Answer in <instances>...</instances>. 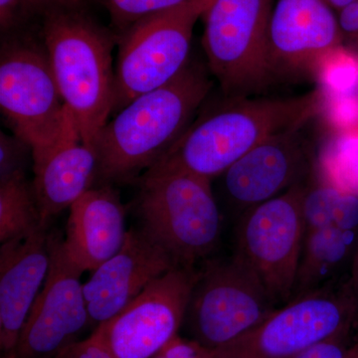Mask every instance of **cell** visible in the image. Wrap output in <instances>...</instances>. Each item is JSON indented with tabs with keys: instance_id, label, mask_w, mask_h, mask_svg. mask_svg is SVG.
Listing matches in <instances>:
<instances>
[{
	"instance_id": "6da1fadb",
	"label": "cell",
	"mask_w": 358,
	"mask_h": 358,
	"mask_svg": "<svg viewBox=\"0 0 358 358\" xmlns=\"http://www.w3.org/2000/svg\"><path fill=\"white\" fill-rule=\"evenodd\" d=\"M202 113L150 169L182 171L213 180L264 141L320 117L319 89L286 98L224 96Z\"/></svg>"
},
{
	"instance_id": "7a4b0ae2",
	"label": "cell",
	"mask_w": 358,
	"mask_h": 358,
	"mask_svg": "<svg viewBox=\"0 0 358 358\" xmlns=\"http://www.w3.org/2000/svg\"><path fill=\"white\" fill-rule=\"evenodd\" d=\"M213 82L190 62L169 83L134 99L96 138L98 179L127 182L155 166L192 124Z\"/></svg>"
},
{
	"instance_id": "3957f363",
	"label": "cell",
	"mask_w": 358,
	"mask_h": 358,
	"mask_svg": "<svg viewBox=\"0 0 358 358\" xmlns=\"http://www.w3.org/2000/svg\"><path fill=\"white\" fill-rule=\"evenodd\" d=\"M41 39L65 107L82 141L94 148L115 106V36L84 9H45Z\"/></svg>"
},
{
	"instance_id": "277c9868",
	"label": "cell",
	"mask_w": 358,
	"mask_h": 358,
	"mask_svg": "<svg viewBox=\"0 0 358 358\" xmlns=\"http://www.w3.org/2000/svg\"><path fill=\"white\" fill-rule=\"evenodd\" d=\"M141 228L179 266L196 267L218 246L222 215L212 181L182 171L148 169L140 178Z\"/></svg>"
},
{
	"instance_id": "5b68a950",
	"label": "cell",
	"mask_w": 358,
	"mask_h": 358,
	"mask_svg": "<svg viewBox=\"0 0 358 358\" xmlns=\"http://www.w3.org/2000/svg\"><path fill=\"white\" fill-rule=\"evenodd\" d=\"M0 108L13 134L32 148V162L77 127L63 102L42 40L18 32L2 37Z\"/></svg>"
},
{
	"instance_id": "8992f818",
	"label": "cell",
	"mask_w": 358,
	"mask_h": 358,
	"mask_svg": "<svg viewBox=\"0 0 358 358\" xmlns=\"http://www.w3.org/2000/svg\"><path fill=\"white\" fill-rule=\"evenodd\" d=\"M358 303L350 282H331L294 296L248 333L212 350L215 358H291L320 341L352 331Z\"/></svg>"
},
{
	"instance_id": "52a82bcc",
	"label": "cell",
	"mask_w": 358,
	"mask_h": 358,
	"mask_svg": "<svg viewBox=\"0 0 358 358\" xmlns=\"http://www.w3.org/2000/svg\"><path fill=\"white\" fill-rule=\"evenodd\" d=\"M275 0H212L203 14L207 66L224 96H251L275 81L268 23Z\"/></svg>"
},
{
	"instance_id": "ba28073f",
	"label": "cell",
	"mask_w": 358,
	"mask_h": 358,
	"mask_svg": "<svg viewBox=\"0 0 358 358\" xmlns=\"http://www.w3.org/2000/svg\"><path fill=\"white\" fill-rule=\"evenodd\" d=\"M211 1L194 0L148 16L120 34L113 115L185 69L189 63L193 29Z\"/></svg>"
},
{
	"instance_id": "9c48e42d",
	"label": "cell",
	"mask_w": 358,
	"mask_h": 358,
	"mask_svg": "<svg viewBox=\"0 0 358 358\" xmlns=\"http://www.w3.org/2000/svg\"><path fill=\"white\" fill-rule=\"evenodd\" d=\"M306 183L249 209L236 228L234 256L255 273L277 306L294 296L306 235Z\"/></svg>"
},
{
	"instance_id": "30bf717a",
	"label": "cell",
	"mask_w": 358,
	"mask_h": 358,
	"mask_svg": "<svg viewBox=\"0 0 358 358\" xmlns=\"http://www.w3.org/2000/svg\"><path fill=\"white\" fill-rule=\"evenodd\" d=\"M277 308L255 273L233 255L200 268L185 319L194 341L212 350L248 333Z\"/></svg>"
},
{
	"instance_id": "8fae6325",
	"label": "cell",
	"mask_w": 358,
	"mask_h": 358,
	"mask_svg": "<svg viewBox=\"0 0 358 358\" xmlns=\"http://www.w3.org/2000/svg\"><path fill=\"white\" fill-rule=\"evenodd\" d=\"M199 275L196 267L176 266L91 336L115 358L155 357L178 336Z\"/></svg>"
},
{
	"instance_id": "7c38bea8",
	"label": "cell",
	"mask_w": 358,
	"mask_h": 358,
	"mask_svg": "<svg viewBox=\"0 0 358 358\" xmlns=\"http://www.w3.org/2000/svg\"><path fill=\"white\" fill-rule=\"evenodd\" d=\"M48 275L21 331L15 358H55L91 324L81 275L51 234Z\"/></svg>"
},
{
	"instance_id": "4fadbf2b",
	"label": "cell",
	"mask_w": 358,
	"mask_h": 358,
	"mask_svg": "<svg viewBox=\"0 0 358 358\" xmlns=\"http://www.w3.org/2000/svg\"><path fill=\"white\" fill-rule=\"evenodd\" d=\"M303 129L271 136L220 176L226 199L241 215L310 178L315 155Z\"/></svg>"
},
{
	"instance_id": "5bb4252c",
	"label": "cell",
	"mask_w": 358,
	"mask_h": 358,
	"mask_svg": "<svg viewBox=\"0 0 358 358\" xmlns=\"http://www.w3.org/2000/svg\"><path fill=\"white\" fill-rule=\"evenodd\" d=\"M336 13L326 0H275L268 34L275 80L313 77L320 61L343 45Z\"/></svg>"
},
{
	"instance_id": "9a60e30c",
	"label": "cell",
	"mask_w": 358,
	"mask_h": 358,
	"mask_svg": "<svg viewBox=\"0 0 358 358\" xmlns=\"http://www.w3.org/2000/svg\"><path fill=\"white\" fill-rule=\"evenodd\" d=\"M178 264L141 228L129 230L115 255L83 285L90 322L96 326L121 313L148 286Z\"/></svg>"
},
{
	"instance_id": "2e32d148",
	"label": "cell",
	"mask_w": 358,
	"mask_h": 358,
	"mask_svg": "<svg viewBox=\"0 0 358 358\" xmlns=\"http://www.w3.org/2000/svg\"><path fill=\"white\" fill-rule=\"evenodd\" d=\"M48 229L1 244L0 248V348L15 358L21 331L43 288L51 264Z\"/></svg>"
},
{
	"instance_id": "e0dca14e",
	"label": "cell",
	"mask_w": 358,
	"mask_h": 358,
	"mask_svg": "<svg viewBox=\"0 0 358 358\" xmlns=\"http://www.w3.org/2000/svg\"><path fill=\"white\" fill-rule=\"evenodd\" d=\"M69 210L63 249L82 272H93L126 241L124 205L119 193L106 185L85 193Z\"/></svg>"
},
{
	"instance_id": "ac0fdd59",
	"label": "cell",
	"mask_w": 358,
	"mask_h": 358,
	"mask_svg": "<svg viewBox=\"0 0 358 358\" xmlns=\"http://www.w3.org/2000/svg\"><path fill=\"white\" fill-rule=\"evenodd\" d=\"M33 194L42 225L48 228L52 218L93 188L98 179V157L74 127L57 145L33 159Z\"/></svg>"
},
{
	"instance_id": "d6986e66",
	"label": "cell",
	"mask_w": 358,
	"mask_h": 358,
	"mask_svg": "<svg viewBox=\"0 0 358 358\" xmlns=\"http://www.w3.org/2000/svg\"><path fill=\"white\" fill-rule=\"evenodd\" d=\"M357 245L358 232L336 227L306 230L293 298L331 284L336 273L352 261Z\"/></svg>"
},
{
	"instance_id": "ffe728a7",
	"label": "cell",
	"mask_w": 358,
	"mask_h": 358,
	"mask_svg": "<svg viewBox=\"0 0 358 358\" xmlns=\"http://www.w3.org/2000/svg\"><path fill=\"white\" fill-rule=\"evenodd\" d=\"M306 230L336 227L358 232V196L320 180L315 173L303 199Z\"/></svg>"
},
{
	"instance_id": "44dd1931",
	"label": "cell",
	"mask_w": 358,
	"mask_h": 358,
	"mask_svg": "<svg viewBox=\"0 0 358 358\" xmlns=\"http://www.w3.org/2000/svg\"><path fill=\"white\" fill-rule=\"evenodd\" d=\"M313 173L358 196V129L329 131L315 155Z\"/></svg>"
},
{
	"instance_id": "7402d4cb",
	"label": "cell",
	"mask_w": 358,
	"mask_h": 358,
	"mask_svg": "<svg viewBox=\"0 0 358 358\" xmlns=\"http://www.w3.org/2000/svg\"><path fill=\"white\" fill-rule=\"evenodd\" d=\"M48 229L41 217L32 185L25 176H17L0 182V242L1 244Z\"/></svg>"
},
{
	"instance_id": "603a6c76",
	"label": "cell",
	"mask_w": 358,
	"mask_h": 358,
	"mask_svg": "<svg viewBox=\"0 0 358 358\" xmlns=\"http://www.w3.org/2000/svg\"><path fill=\"white\" fill-rule=\"evenodd\" d=\"M357 53L341 45L320 61L313 78L322 102L358 99Z\"/></svg>"
},
{
	"instance_id": "cb8c5ba5",
	"label": "cell",
	"mask_w": 358,
	"mask_h": 358,
	"mask_svg": "<svg viewBox=\"0 0 358 358\" xmlns=\"http://www.w3.org/2000/svg\"><path fill=\"white\" fill-rule=\"evenodd\" d=\"M194 0H103L113 24L120 34L138 21L155 14L178 8Z\"/></svg>"
},
{
	"instance_id": "d4e9b609",
	"label": "cell",
	"mask_w": 358,
	"mask_h": 358,
	"mask_svg": "<svg viewBox=\"0 0 358 358\" xmlns=\"http://www.w3.org/2000/svg\"><path fill=\"white\" fill-rule=\"evenodd\" d=\"M32 155V148L24 141L13 134V136L0 134V182L25 176L28 155Z\"/></svg>"
},
{
	"instance_id": "484cf974",
	"label": "cell",
	"mask_w": 358,
	"mask_h": 358,
	"mask_svg": "<svg viewBox=\"0 0 358 358\" xmlns=\"http://www.w3.org/2000/svg\"><path fill=\"white\" fill-rule=\"evenodd\" d=\"M40 13L34 0H0V28L3 35L20 31L34 13Z\"/></svg>"
},
{
	"instance_id": "4316f807",
	"label": "cell",
	"mask_w": 358,
	"mask_h": 358,
	"mask_svg": "<svg viewBox=\"0 0 358 358\" xmlns=\"http://www.w3.org/2000/svg\"><path fill=\"white\" fill-rule=\"evenodd\" d=\"M350 331L339 334L320 341L291 358H355L358 355V343L350 345L348 338Z\"/></svg>"
},
{
	"instance_id": "83f0119b",
	"label": "cell",
	"mask_w": 358,
	"mask_h": 358,
	"mask_svg": "<svg viewBox=\"0 0 358 358\" xmlns=\"http://www.w3.org/2000/svg\"><path fill=\"white\" fill-rule=\"evenodd\" d=\"M152 358H215L211 350L200 345L194 339H185L176 336Z\"/></svg>"
},
{
	"instance_id": "f1b7e54d",
	"label": "cell",
	"mask_w": 358,
	"mask_h": 358,
	"mask_svg": "<svg viewBox=\"0 0 358 358\" xmlns=\"http://www.w3.org/2000/svg\"><path fill=\"white\" fill-rule=\"evenodd\" d=\"M343 43L358 52V0L336 13Z\"/></svg>"
},
{
	"instance_id": "f546056e",
	"label": "cell",
	"mask_w": 358,
	"mask_h": 358,
	"mask_svg": "<svg viewBox=\"0 0 358 358\" xmlns=\"http://www.w3.org/2000/svg\"><path fill=\"white\" fill-rule=\"evenodd\" d=\"M55 358H115L96 338L90 336L84 341L76 343L66 348Z\"/></svg>"
},
{
	"instance_id": "4dcf8cb0",
	"label": "cell",
	"mask_w": 358,
	"mask_h": 358,
	"mask_svg": "<svg viewBox=\"0 0 358 358\" xmlns=\"http://www.w3.org/2000/svg\"><path fill=\"white\" fill-rule=\"evenodd\" d=\"M40 13L45 9L60 7V8L84 9L87 0H34Z\"/></svg>"
},
{
	"instance_id": "1f68e13d",
	"label": "cell",
	"mask_w": 358,
	"mask_h": 358,
	"mask_svg": "<svg viewBox=\"0 0 358 358\" xmlns=\"http://www.w3.org/2000/svg\"><path fill=\"white\" fill-rule=\"evenodd\" d=\"M350 282L358 303V245L352 261V274H350Z\"/></svg>"
},
{
	"instance_id": "d6a6232c",
	"label": "cell",
	"mask_w": 358,
	"mask_h": 358,
	"mask_svg": "<svg viewBox=\"0 0 358 358\" xmlns=\"http://www.w3.org/2000/svg\"><path fill=\"white\" fill-rule=\"evenodd\" d=\"M329 6L338 13V11L343 9V7L348 6V4L357 1V0H326Z\"/></svg>"
},
{
	"instance_id": "836d02e7",
	"label": "cell",
	"mask_w": 358,
	"mask_h": 358,
	"mask_svg": "<svg viewBox=\"0 0 358 358\" xmlns=\"http://www.w3.org/2000/svg\"><path fill=\"white\" fill-rule=\"evenodd\" d=\"M355 358H358V355H357V357H355Z\"/></svg>"
}]
</instances>
